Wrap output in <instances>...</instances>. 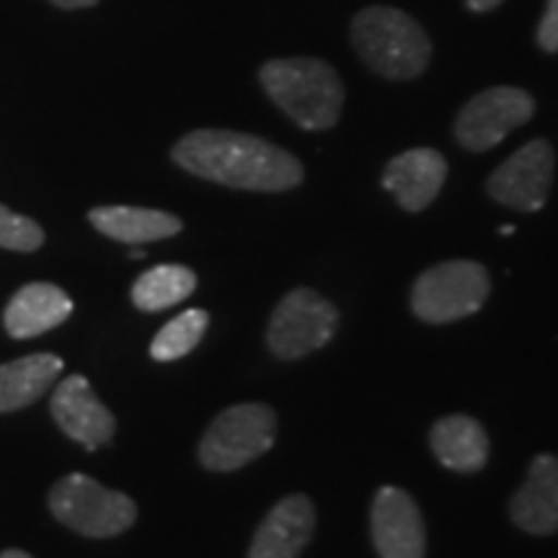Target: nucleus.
<instances>
[{
    "label": "nucleus",
    "mask_w": 558,
    "mask_h": 558,
    "mask_svg": "<svg viewBox=\"0 0 558 558\" xmlns=\"http://www.w3.org/2000/svg\"><path fill=\"white\" fill-rule=\"evenodd\" d=\"M171 158L194 177L246 192H290L305 179L292 153L233 130H194L173 145Z\"/></svg>",
    "instance_id": "1"
},
{
    "label": "nucleus",
    "mask_w": 558,
    "mask_h": 558,
    "mask_svg": "<svg viewBox=\"0 0 558 558\" xmlns=\"http://www.w3.org/2000/svg\"><path fill=\"white\" fill-rule=\"evenodd\" d=\"M259 81L271 101L303 130H331L344 107L339 73L318 58L269 60Z\"/></svg>",
    "instance_id": "2"
},
{
    "label": "nucleus",
    "mask_w": 558,
    "mask_h": 558,
    "mask_svg": "<svg viewBox=\"0 0 558 558\" xmlns=\"http://www.w3.org/2000/svg\"><path fill=\"white\" fill-rule=\"evenodd\" d=\"M349 34L367 68L388 81L418 78L432 60V41L424 26L390 5L360 11Z\"/></svg>",
    "instance_id": "3"
},
{
    "label": "nucleus",
    "mask_w": 558,
    "mask_h": 558,
    "mask_svg": "<svg viewBox=\"0 0 558 558\" xmlns=\"http://www.w3.org/2000/svg\"><path fill=\"white\" fill-rule=\"evenodd\" d=\"M277 439V414L267 403H235L213 418L199 439V463L207 471H239L262 458Z\"/></svg>",
    "instance_id": "4"
},
{
    "label": "nucleus",
    "mask_w": 558,
    "mask_h": 558,
    "mask_svg": "<svg viewBox=\"0 0 558 558\" xmlns=\"http://www.w3.org/2000/svg\"><path fill=\"white\" fill-rule=\"evenodd\" d=\"M50 509L62 525L86 538H114L137 518L135 501L128 494L101 486L83 473H70L52 486Z\"/></svg>",
    "instance_id": "5"
},
{
    "label": "nucleus",
    "mask_w": 558,
    "mask_h": 558,
    "mask_svg": "<svg viewBox=\"0 0 558 558\" xmlns=\"http://www.w3.org/2000/svg\"><path fill=\"white\" fill-rule=\"evenodd\" d=\"M488 292L492 279L478 262H442L416 277L411 288V311L424 324H452L484 308Z\"/></svg>",
    "instance_id": "6"
},
{
    "label": "nucleus",
    "mask_w": 558,
    "mask_h": 558,
    "mask_svg": "<svg viewBox=\"0 0 558 558\" xmlns=\"http://www.w3.org/2000/svg\"><path fill=\"white\" fill-rule=\"evenodd\" d=\"M339 329V311L320 292L298 288L279 300L267 326V347L279 360H303L324 349Z\"/></svg>",
    "instance_id": "7"
},
{
    "label": "nucleus",
    "mask_w": 558,
    "mask_h": 558,
    "mask_svg": "<svg viewBox=\"0 0 558 558\" xmlns=\"http://www.w3.org/2000/svg\"><path fill=\"white\" fill-rule=\"evenodd\" d=\"M535 114V99L518 86H494L481 90L460 109L456 140L471 153L492 150L509 132L527 124Z\"/></svg>",
    "instance_id": "8"
},
{
    "label": "nucleus",
    "mask_w": 558,
    "mask_h": 558,
    "mask_svg": "<svg viewBox=\"0 0 558 558\" xmlns=\"http://www.w3.org/2000/svg\"><path fill=\"white\" fill-rule=\"evenodd\" d=\"M554 171V145L548 140H530L488 177L486 192L505 207L520 209V213H538L548 202Z\"/></svg>",
    "instance_id": "9"
},
{
    "label": "nucleus",
    "mask_w": 558,
    "mask_h": 558,
    "mask_svg": "<svg viewBox=\"0 0 558 558\" xmlns=\"http://www.w3.org/2000/svg\"><path fill=\"white\" fill-rule=\"evenodd\" d=\"M369 533L380 558H424L427 527L411 494L399 486H383L373 499Z\"/></svg>",
    "instance_id": "10"
},
{
    "label": "nucleus",
    "mask_w": 558,
    "mask_h": 558,
    "mask_svg": "<svg viewBox=\"0 0 558 558\" xmlns=\"http://www.w3.org/2000/svg\"><path fill=\"white\" fill-rule=\"evenodd\" d=\"M50 411L54 424L86 450H99L109 445L117 432L114 414L104 407L83 375H70L54 388Z\"/></svg>",
    "instance_id": "11"
},
{
    "label": "nucleus",
    "mask_w": 558,
    "mask_h": 558,
    "mask_svg": "<svg viewBox=\"0 0 558 558\" xmlns=\"http://www.w3.org/2000/svg\"><path fill=\"white\" fill-rule=\"evenodd\" d=\"M316 533V507L305 494L277 501L251 541L248 558H300Z\"/></svg>",
    "instance_id": "12"
},
{
    "label": "nucleus",
    "mask_w": 558,
    "mask_h": 558,
    "mask_svg": "<svg viewBox=\"0 0 558 558\" xmlns=\"http://www.w3.org/2000/svg\"><path fill=\"white\" fill-rule=\"evenodd\" d=\"M448 179V160L435 148H411L396 156L383 173V186L407 213H422L437 199Z\"/></svg>",
    "instance_id": "13"
},
{
    "label": "nucleus",
    "mask_w": 558,
    "mask_h": 558,
    "mask_svg": "<svg viewBox=\"0 0 558 558\" xmlns=\"http://www.w3.org/2000/svg\"><path fill=\"white\" fill-rule=\"evenodd\" d=\"M509 514L530 535L558 533V458L538 456L530 463L525 484L509 501Z\"/></svg>",
    "instance_id": "14"
},
{
    "label": "nucleus",
    "mask_w": 558,
    "mask_h": 558,
    "mask_svg": "<svg viewBox=\"0 0 558 558\" xmlns=\"http://www.w3.org/2000/svg\"><path fill=\"white\" fill-rule=\"evenodd\" d=\"M73 313V300L50 282H32L21 288L5 305L3 326L13 339H32L58 329Z\"/></svg>",
    "instance_id": "15"
},
{
    "label": "nucleus",
    "mask_w": 558,
    "mask_h": 558,
    "mask_svg": "<svg viewBox=\"0 0 558 558\" xmlns=\"http://www.w3.org/2000/svg\"><path fill=\"white\" fill-rule=\"evenodd\" d=\"M429 445L439 463L458 473H476L488 460L486 429L465 414L439 418L429 432Z\"/></svg>",
    "instance_id": "16"
},
{
    "label": "nucleus",
    "mask_w": 558,
    "mask_h": 558,
    "mask_svg": "<svg viewBox=\"0 0 558 558\" xmlns=\"http://www.w3.org/2000/svg\"><path fill=\"white\" fill-rule=\"evenodd\" d=\"M88 220L99 233L120 243H150L173 239L184 228L177 215L163 213V209L124 205L94 207L88 213Z\"/></svg>",
    "instance_id": "17"
},
{
    "label": "nucleus",
    "mask_w": 558,
    "mask_h": 558,
    "mask_svg": "<svg viewBox=\"0 0 558 558\" xmlns=\"http://www.w3.org/2000/svg\"><path fill=\"white\" fill-rule=\"evenodd\" d=\"M62 373L58 354L41 352L0 365V414L32 407Z\"/></svg>",
    "instance_id": "18"
},
{
    "label": "nucleus",
    "mask_w": 558,
    "mask_h": 558,
    "mask_svg": "<svg viewBox=\"0 0 558 558\" xmlns=\"http://www.w3.org/2000/svg\"><path fill=\"white\" fill-rule=\"evenodd\" d=\"M197 288V275L181 264H160L137 277L132 284V303L145 313H158L186 300Z\"/></svg>",
    "instance_id": "19"
},
{
    "label": "nucleus",
    "mask_w": 558,
    "mask_h": 558,
    "mask_svg": "<svg viewBox=\"0 0 558 558\" xmlns=\"http://www.w3.org/2000/svg\"><path fill=\"white\" fill-rule=\"evenodd\" d=\"M209 326V316L205 311L194 308L177 316L163 329L158 331V337L150 344V357L158 362H173L179 357H186L194 347L199 344Z\"/></svg>",
    "instance_id": "20"
},
{
    "label": "nucleus",
    "mask_w": 558,
    "mask_h": 558,
    "mask_svg": "<svg viewBox=\"0 0 558 558\" xmlns=\"http://www.w3.org/2000/svg\"><path fill=\"white\" fill-rule=\"evenodd\" d=\"M45 243V230L26 215L0 205V248L37 251Z\"/></svg>",
    "instance_id": "21"
},
{
    "label": "nucleus",
    "mask_w": 558,
    "mask_h": 558,
    "mask_svg": "<svg viewBox=\"0 0 558 558\" xmlns=\"http://www.w3.org/2000/svg\"><path fill=\"white\" fill-rule=\"evenodd\" d=\"M538 45L546 52H558V0H548L538 26Z\"/></svg>",
    "instance_id": "22"
},
{
    "label": "nucleus",
    "mask_w": 558,
    "mask_h": 558,
    "mask_svg": "<svg viewBox=\"0 0 558 558\" xmlns=\"http://www.w3.org/2000/svg\"><path fill=\"white\" fill-rule=\"evenodd\" d=\"M50 3L58 5V9L73 11V9H90V5H96L99 0H50Z\"/></svg>",
    "instance_id": "23"
},
{
    "label": "nucleus",
    "mask_w": 558,
    "mask_h": 558,
    "mask_svg": "<svg viewBox=\"0 0 558 558\" xmlns=\"http://www.w3.org/2000/svg\"><path fill=\"white\" fill-rule=\"evenodd\" d=\"M505 3V0H465V5H469L471 11L476 13H486V11H494L497 5Z\"/></svg>",
    "instance_id": "24"
},
{
    "label": "nucleus",
    "mask_w": 558,
    "mask_h": 558,
    "mask_svg": "<svg viewBox=\"0 0 558 558\" xmlns=\"http://www.w3.org/2000/svg\"><path fill=\"white\" fill-rule=\"evenodd\" d=\"M0 558H32V556L24 554V550L11 548V550H3V554H0Z\"/></svg>",
    "instance_id": "25"
},
{
    "label": "nucleus",
    "mask_w": 558,
    "mask_h": 558,
    "mask_svg": "<svg viewBox=\"0 0 558 558\" xmlns=\"http://www.w3.org/2000/svg\"><path fill=\"white\" fill-rule=\"evenodd\" d=\"M501 233H505V235H512V233H514V228H512V226H505V228H501Z\"/></svg>",
    "instance_id": "26"
}]
</instances>
